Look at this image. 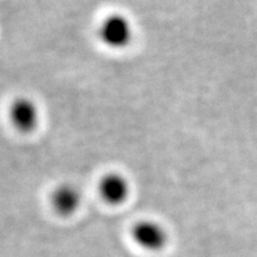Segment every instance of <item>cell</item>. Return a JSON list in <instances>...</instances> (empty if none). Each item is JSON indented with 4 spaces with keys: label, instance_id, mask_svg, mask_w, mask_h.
<instances>
[{
    "label": "cell",
    "instance_id": "obj_1",
    "mask_svg": "<svg viewBox=\"0 0 257 257\" xmlns=\"http://www.w3.org/2000/svg\"><path fill=\"white\" fill-rule=\"evenodd\" d=\"M99 40L111 49H123L133 40V27L126 17L119 14L108 15L102 19L98 30Z\"/></svg>",
    "mask_w": 257,
    "mask_h": 257
},
{
    "label": "cell",
    "instance_id": "obj_2",
    "mask_svg": "<svg viewBox=\"0 0 257 257\" xmlns=\"http://www.w3.org/2000/svg\"><path fill=\"white\" fill-rule=\"evenodd\" d=\"M133 239L141 249L160 251L168 242V233L155 220H141L133 227Z\"/></svg>",
    "mask_w": 257,
    "mask_h": 257
},
{
    "label": "cell",
    "instance_id": "obj_3",
    "mask_svg": "<svg viewBox=\"0 0 257 257\" xmlns=\"http://www.w3.org/2000/svg\"><path fill=\"white\" fill-rule=\"evenodd\" d=\"M99 193L107 204L119 205L127 199L130 185L126 178L119 173H108L99 182Z\"/></svg>",
    "mask_w": 257,
    "mask_h": 257
},
{
    "label": "cell",
    "instance_id": "obj_4",
    "mask_svg": "<svg viewBox=\"0 0 257 257\" xmlns=\"http://www.w3.org/2000/svg\"><path fill=\"white\" fill-rule=\"evenodd\" d=\"M10 118L18 130L28 133L36 127L40 119V112L36 104L30 99L19 98L10 108Z\"/></svg>",
    "mask_w": 257,
    "mask_h": 257
},
{
    "label": "cell",
    "instance_id": "obj_5",
    "mask_svg": "<svg viewBox=\"0 0 257 257\" xmlns=\"http://www.w3.org/2000/svg\"><path fill=\"white\" fill-rule=\"evenodd\" d=\"M51 205L61 216H72L81 205V193L70 184L61 185L51 195Z\"/></svg>",
    "mask_w": 257,
    "mask_h": 257
}]
</instances>
